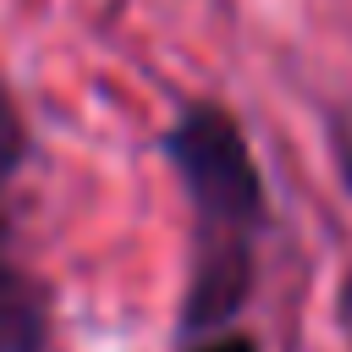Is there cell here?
Wrapping results in <instances>:
<instances>
[{
	"mask_svg": "<svg viewBox=\"0 0 352 352\" xmlns=\"http://www.w3.org/2000/svg\"><path fill=\"white\" fill-rule=\"evenodd\" d=\"M198 352H253V341H242V336H226V341H209V346H198Z\"/></svg>",
	"mask_w": 352,
	"mask_h": 352,
	"instance_id": "obj_4",
	"label": "cell"
},
{
	"mask_svg": "<svg viewBox=\"0 0 352 352\" xmlns=\"http://www.w3.org/2000/svg\"><path fill=\"white\" fill-rule=\"evenodd\" d=\"M0 352H38V308L6 264H0Z\"/></svg>",
	"mask_w": 352,
	"mask_h": 352,
	"instance_id": "obj_2",
	"label": "cell"
},
{
	"mask_svg": "<svg viewBox=\"0 0 352 352\" xmlns=\"http://www.w3.org/2000/svg\"><path fill=\"white\" fill-rule=\"evenodd\" d=\"M330 143H336V160H341L346 187H352V110H341V116L330 121Z\"/></svg>",
	"mask_w": 352,
	"mask_h": 352,
	"instance_id": "obj_3",
	"label": "cell"
},
{
	"mask_svg": "<svg viewBox=\"0 0 352 352\" xmlns=\"http://www.w3.org/2000/svg\"><path fill=\"white\" fill-rule=\"evenodd\" d=\"M170 160L209 226H253L258 220V170L231 116L192 104L170 126Z\"/></svg>",
	"mask_w": 352,
	"mask_h": 352,
	"instance_id": "obj_1",
	"label": "cell"
}]
</instances>
